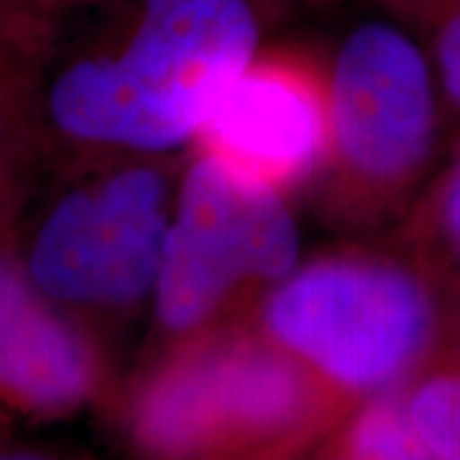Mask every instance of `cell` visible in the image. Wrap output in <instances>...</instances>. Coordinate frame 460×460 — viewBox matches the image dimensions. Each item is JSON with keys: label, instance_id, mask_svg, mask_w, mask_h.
<instances>
[{"label": "cell", "instance_id": "cell-3", "mask_svg": "<svg viewBox=\"0 0 460 460\" xmlns=\"http://www.w3.org/2000/svg\"><path fill=\"white\" fill-rule=\"evenodd\" d=\"M184 156H100L59 180L13 246L26 277L98 335L151 310Z\"/></svg>", "mask_w": 460, "mask_h": 460}, {"label": "cell", "instance_id": "cell-5", "mask_svg": "<svg viewBox=\"0 0 460 460\" xmlns=\"http://www.w3.org/2000/svg\"><path fill=\"white\" fill-rule=\"evenodd\" d=\"M438 296L414 261L338 248L296 263L251 323L343 404H358L399 389L425 361L440 332Z\"/></svg>", "mask_w": 460, "mask_h": 460}, {"label": "cell", "instance_id": "cell-14", "mask_svg": "<svg viewBox=\"0 0 460 460\" xmlns=\"http://www.w3.org/2000/svg\"><path fill=\"white\" fill-rule=\"evenodd\" d=\"M26 3L33 5V8H39L41 13L54 18L57 23H62V18L69 16L72 11H77L87 0H26Z\"/></svg>", "mask_w": 460, "mask_h": 460}, {"label": "cell", "instance_id": "cell-12", "mask_svg": "<svg viewBox=\"0 0 460 460\" xmlns=\"http://www.w3.org/2000/svg\"><path fill=\"white\" fill-rule=\"evenodd\" d=\"M407 407L422 438L440 460H460V363L420 378Z\"/></svg>", "mask_w": 460, "mask_h": 460}, {"label": "cell", "instance_id": "cell-11", "mask_svg": "<svg viewBox=\"0 0 460 460\" xmlns=\"http://www.w3.org/2000/svg\"><path fill=\"white\" fill-rule=\"evenodd\" d=\"M338 440L371 460H440L414 425L402 389L358 402Z\"/></svg>", "mask_w": 460, "mask_h": 460}, {"label": "cell", "instance_id": "cell-4", "mask_svg": "<svg viewBox=\"0 0 460 460\" xmlns=\"http://www.w3.org/2000/svg\"><path fill=\"white\" fill-rule=\"evenodd\" d=\"M330 144L310 190L330 228L368 233L410 210L440 136V93L425 49L368 18L325 54Z\"/></svg>", "mask_w": 460, "mask_h": 460}, {"label": "cell", "instance_id": "cell-6", "mask_svg": "<svg viewBox=\"0 0 460 460\" xmlns=\"http://www.w3.org/2000/svg\"><path fill=\"white\" fill-rule=\"evenodd\" d=\"M299 261L292 199L190 148L151 299L162 348L251 320L261 296Z\"/></svg>", "mask_w": 460, "mask_h": 460}, {"label": "cell", "instance_id": "cell-8", "mask_svg": "<svg viewBox=\"0 0 460 460\" xmlns=\"http://www.w3.org/2000/svg\"><path fill=\"white\" fill-rule=\"evenodd\" d=\"M98 335L51 305L23 271L13 238L0 233V414L62 420L105 389Z\"/></svg>", "mask_w": 460, "mask_h": 460}, {"label": "cell", "instance_id": "cell-9", "mask_svg": "<svg viewBox=\"0 0 460 460\" xmlns=\"http://www.w3.org/2000/svg\"><path fill=\"white\" fill-rule=\"evenodd\" d=\"M57 26L26 0H0V233L39 148L36 87Z\"/></svg>", "mask_w": 460, "mask_h": 460}, {"label": "cell", "instance_id": "cell-16", "mask_svg": "<svg viewBox=\"0 0 460 460\" xmlns=\"http://www.w3.org/2000/svg\"><path fill=\"white\" fill-rule=\"evenodd\" d=\"M330 460H371L366 458V456H361V453H356L353 447H348V445H343L341 440L332 445V453H330Z\"/></svg>", "mask_w": 460, "mask_h": 460}, {"label": "cell", "instance_id": "cell-17", "mask_svg": "<svg viewBox=\"0 0 460 460\" xmlns=\"http://www.w3.org/2000/svg\"><path fill=\"white\" fill-rule=\"evenodd\" d=\"M313 3H323V0H313ZM394 3H402V5H410V8H417V11H422V5H425L428 0H394Z\"/></svg>", "mask_w": 460, "mask_h": 460}, {"label": "cell", "instance_id": "cell-1", "mask_svg": "<svg viewBox=\"0 0 460 460\" xmlns=\"http://www.w3.org/2000/svg\"><path fill=\"white\" fill-rule=\"evenodd\" d=\"M302 5L314 3L87 0L77 8L87 26L51 44L41 66L39 148L57 164L184 156L217 98Z\"/></svg>", "mask_w": 460, "mask_h": 460}, {"label": "cell", "instance_id": "cell-15", "mask_svg": "<svg viewBox=\"0 0 460 460\" xmlns=\"http://www.w3.org/2000/svg\"><path fill=\"white\" fill-rule=\"evenodd\" d=\"M0 460H62L51 456L47 450H36V447H3Z\"/></svg>", "mask_w": 460, "mask_h": 460}, {"label": "cell", "instance_id": "cell-10", "mask_svg": "<svg viewBox=\"0 0 460 460\" xmlns=\"http://www.w3.org/2000/svg\"><path fill=\"white\" fill-rule=\"evenodd\" d=\"M410 235L420 271L438 292L456 289L460 295V148L417 202Z\"/></svg>", "mask_w": 460, "mask_h": 460}, {"label": "cell", "instance_id": "cell-2", "mask_svg": "<svg viewBox=\"0 0 460 460\" xmlns=\"http://www.w3.org/2000/svg\"><path fill=\"white\" fill-rule=\"evenodd\" d=\"M343 402L251 320L164 345L128 399L141 460H296Z\"/></svg>", "mask_w": 460, "mask_h": 460}, {"label": "cell", "instance_id": "cell-7", "mask_svg": "<svg viewBox=\"0 0 460 460\" xmlns=\"http://www.w3.org/2000/svg\"><path fill=\"white\" fill-rule=\"evenodd\" d=\"M328 144L325 54L274 39L217 98L190 148L295 199L310 195Z\"/></svg>", "mask_w": 460, "mask_h": 460}, {"label": "cell", "instance_id": "cell-13", "mask_svg": "<svg viewBox=\"0 0 460 460\" xmlns=\"http://www.w3.org/2000/svg\"><path fill=\"white\" fill-rule=\"evenodd\" d=\"M420 13L435 23L429 62L440 105L460 118V0H428Z\"/></svg>", "mask_w": 460, "mask_h": 460}]
</instances>
